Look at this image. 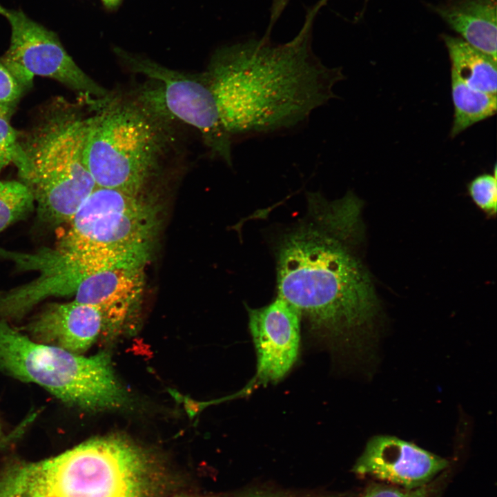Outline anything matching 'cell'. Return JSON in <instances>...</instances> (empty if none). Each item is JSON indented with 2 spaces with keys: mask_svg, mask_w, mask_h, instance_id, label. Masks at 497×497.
I'll return each mask as SVG.
<instances>
[{
  "mask_svg": "<svg viewBox=\"0 0 497 497\" xmlns=\"http://www.w3.org/2000/svg\"><path fill=\"white\" fill-rule=\"evenodd\" d=\"M308 204L306 217L277 246V297L315 331L342 338L370 323L379 307L356 250L362 204L351 193L332 202L310 193Z\"/></svg>",
  "mask_w": 497,
  "mask_h": 497,
  "instance_id": "obj_1",
  "label": "cell"
},
{
  "mask_svg": "<svg viewBox=\"0 0 497 497\" xmlns=\"http://www.w3.org/2000/svg\"><path fill=\"white\" fill-rule=\"evenodd\" d=\"M315 12L288 43L250 39L213 55L204 72L233 140L293 128L336 97L341 68L326 66L311 49Z\"/></svg>",
  "mask_w": 497,
  "mask_h": 497,
  "instance_id": "obj_2",
  "label": "cell"
},
{
  "mask_svg": "<svg viewBox=\"0 0 497 497\" xmlns=\"http://www.w3.org/2000/svg\"><path fill=\"white\" fill-rule=\"evenodd\" d=\"M93 118L59 98L28 132L18 133L12 163L21 182L31 190L43 222H69L96 188L84 162Z\"/></svg>",
  "mask_w": 497,
  "mask_h": 497,
  "instance_id": "obj_3",
  "label": "cell"
},
{
  "mask_svg": "<svg viewBox=\"0 0 497 497\" xmlns=\"http://www.w3.org/2000/svg\"><path fill=\"white\" fill-rule=\"evenodd\" d=\"M84 151L96 187L137 195L174 146L175 123L132 94L96 101Z\"/></svg>",
  "mask_w": 497,
  "mask_h": 497,
  "instance_id": "obj_4",
  "label": "cell"
},
{
  "mask_svg": "<svg viewBox=\"0 0 497 497\" xmlns=\"http://www.w3.org/2000/svg\"><path fill=\"white\" fill-rule=\"evenodd\" d=\"M0 372L84 411L120 409L128 400L108 353L85 356L39 343L1 319Z\"/></svg>",
  "mask_w": 497,
  "mask_h": 497,
  "instance_id": "obj_5",
  "label": "cell"
},
{
  "mask_svg": "<svg viewBox=\"0 0 497 497\" xmlns=\"http://www.w3.org/2000/svg\"><path fill=\"white\" fill-rule=\"evenodd\" d=\"M142 193L96 187L68 222L70 227L57 247L95 268H144L157 212Z\"/></svg>",
  "mask_w": 497,
  "mask_h": 497,
  "instance_id": "obj_6",
  "label": "cell"
},
{
  "mask_svg": "<svg viewBox=\"0 0 497 497\" xmlns=\"http://www.w3.org/2000/svg\"><path fill=\"white\" fill-rule=\"evenodd\" d=\"M118 55L131 72L148 79L131 94L173 123L195 128L211 154L232 165L234 140L204 72L175 70L122 50Z\"/></svg>",
  "mask_w": 497,
  "mask_h": 497,
  "instance_id": "obj_7",
  "label": "cell"
},
{
  "mask_svg": "<svg viewBox=\"0 0 497 497\" xmlns=\"http://www.w3.org/2000/svg\"><path fill=\"white\" fill-rule=\"evenodd\" d=\"M0 14L11 27L10 46L0 60L23 89L38 75L54 79L90 100L110 94L77 65L53 32L22 11L0 5Z\"/></svg>",
  "mask_w": 497,
  "mask_h": 497,
  "instance_id": "obj_8",
  "label": "cell"
},
{
  "mask_svg": "<svg viewBox=\"0 0 497 497\" xmlns=\"http://www.w3.org/2000/svg\"><path fill=\"white\" fill-rule=\"evenodd\" d=\"M300 314L283 299L249 309V329L257 352L254 382L280 380L295 362L300 344Z\"/></svg>",
  "mask_w": 497,
  "mask_h": 497,
  "instance_id": "obj_9",
  "label": "cell"
},
{
  "mask_svg": "<svg viewBox=\"0 0 497 497\" xmlns=\"http://www.w3.org/2000/svg\"><path fill=\"white\" fill-rule=\"evenodd\" d=\"M449 465L412 442L382 435L369 440L352 471L412 489L429 483Z\"/></svg>",
  "mask_w": 497,
  "mask_h": 497,
  "instance_id": "obj_10",
  "label": "cell"
},
{
  "mask_svg": "<svg viewBox=\"0 0 497 497\" xmlns=\"http://www.w3.org/2000/svg\"><path fill=\"white\" fill-rule=\"evenodd\" d=\"M144 268L106 267L90 272L74 296L101 312L104 334L114 335L127 325L138 309L144 289Z\"/></svg>",
  "mask_w": 497,
  "mask_h": 497,
  "instance_id": "obj_11",
  "label": "cell"
},
{
  "mask_svg": "<svg viewBox=\"0 0 497 497\" xmlns=\"http://www.w3.org/2000/svg\"><path fill=\"white\" fill-rule=\"evenodd\" d=\"M104 322L95 306L75 300L47 305L23 328L32 340L83 355L104 333Z\"/></svg>",
  "mask_w": 497,
  "mask_h": 497,
  "instance_id": "obj_12",
  "label": "cell"
},
{
  "mask_svg": "<svg viewBox=\"0 0 497 497\" xmlns=\"http://www.w3.org/2000/svg\"><path fill=\"white\" fill-rule=\"evenodd\" d=\"M431 8L462 39L497 61L496 0H451Z\"/></svg>",
  "mask_w": 497,
  "mask_h": 497,
  "instance_id": "obj_13",
  "label": "cell"
},
{
  "mask_svg": "<svg viewBox=\"0 0 497 497\" xmlns=\"http://www.w3.org/2000/svg\"><path fill=\"white\" fill-rule=\"evenodd\" d=\"M442 39L451 61V69L472 88L496 95V60L460 37L445 35Z\"/></svg>",
  "mask_w": 497,
  "mask_h": 497,
  "instance_id": "obj_14",
  "label": "cell"
},
{
  "mask_svg": "<svg viewBox=\"0 0 497 497\" xmlns=\"http://www.w3.org/2000/svg\"><path fill=\"white\" fill-rule=\"evenodd\" d=\"M451 96L454 106V120L450 132L454 137L473 124L487 119L496 113V95L472 88L451 69Z\"/></svg>",
  "mask_w": 497,
  "mask_h": 497,
  "instance_id": "obj_15",
  "label": "cell"
},
{
  "mask_svg": "<svg viewBox=\"0 0 497 497\" xmlns=\"http://www.w3.org/2000/svg\"><path fill=\"white\" fill-rule=\"evenodd\" d=\"M34 195L21 182H0V233L33 209Z\"/></svg>",
  "mask_w": 497,
  "mask_h": 497,
  "instance_id": "obj_16",
  "label": "cell"
},
{
  "mask_svg": "<svg viewBox=\"0 0 497 497\" xmlns=\"http://www.w3.org/2000/svg\"><path fill=\"white\" fill-rule=\"evenodd\" d=\"M443 476L416 489H409L380 484L369 485L360 497H439Z\"/></svg>",
  "mask_w": 497,
  "mask_h": 497,
  "instance_id": "obj_17",
  "label": "cell"
},
{
  "mask_svg": "<svg viewBox=\"0 0 497 497\" xmlns=\"http://www.w3.org/2000/svg\"><path fill=\"white\" fill-rule=\"evenodd\" d=\"M494 173L480 175L469 186V191L474 202L480 208L491 214L496 211V166L494 167Z\"/></svg>",
  "mask_w": 497,
  "mask_h": 497,
  "instance_id": "obj_18",
  "label": "cell"
},
{
  "mask_svg": "<svg viewBox=\"0 0 497 497\" xmlns=\"http://www.w3.org/2000/svg\"><path fill=\"white\" fill-rule=\"evenodd\" d=\"M18 133L10 124L8 117L0 116V173L13 162L17 148Z\"/></svg>",
  "mask_w": 497,
  "mask_h": 497,
  "instance_id": "obj_19",
  "label": "cell"
},
{
  "mask_svg": "<svg viewBox=\"0 0 497 497\" xmlns=\"http://www.w3.org/2000/svg\"><path fill=\"white\" fill-rule=\"evenodd\" d=\"M22 90L20 84L0 60V107L10 112Z\"/></svg>",
  "mask_w": 497,
  "mask_h": 497,
  "instance_id": "obj_20",
  "label": "cell"
},
{
  "mask_svg": "<svg viewBox=\"0 0 497 497\" xmlns=\"http://www.w3.org/2000/svg\"><path fill=\"white\" fill-rule=\"evenodd\" d=\"M235 497H318V496H295L288 493L270 491L265 490H251L237 494Z\"/></svg>",
  "mask_w": 497,
  "mask_h": 497,
  "instance_id": "obj_21",
  "label": "cell"
},
{
  "mask_svg": "<svg viewBox=\"0 0 497 497\" xmlns=\"http://www.w3.org/2000/svg\"><path fill=\"white\" fill-rule=\"evenodd\" d=\"M33 418L31 416L30 417H27L25 420H23V422H21L19 426H18L14 431H12L9 436H6L5 438L3 439L2 438V429H1V425L0 423V447H3V444H6L7 442H10L12 440V438H17L19 436L25 429V427L30 425V423L33 420Z\"/></svg>",
  "mask_w": 497,
  "mask_h": 497,
  "instance_id": "obj_22",
  "label": "cell"
},
{
  "mask_svg": "<svg viewBox=\"0 0 497 497\" xmlns=\"http://www.w3.org/2000/svg\"><path fill=\"white\" fill-rule=\"evenodd\" d=\"M104 4L108 7L115 6L120 0H102Z\"/></svg>",
  "mask_w": 497,
  "mask_h": 497,
  "instance_id": "obj_23",
  "label": "cell"
},
{
  "mask_svg": "<svg viewBox=\"0 0 497 497\" xmlns=\"http://www.w3.org/2000/svg\"><path fill=\"white\" fill-rule=\"evenodd\" d=\"M9 113H10V112L8 111L7 110H6V109L0 107V116H1V117H8Z\"/></svg>",
  "mask_w": 497,
  "mask_h": 497,
  "instance_id": "obj_24",
  "label": "cell"
},
{
  "mask_svg": "<svg viewBox=\"0 0 497 497\" xmlns=\"http://www.w3.org/2000/svg\"><path fill=\"white\" fill-rule=\"evenodd\" d=\"M176 497H195V496H176Z\"/></svg>",
  "mask_w": 497,
  "mask_h": 497,
  "instance_id": "obj_25",
  "label": "cell"
}]
</instances>
